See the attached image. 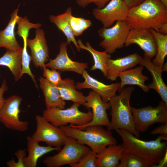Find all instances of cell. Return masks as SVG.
Here are the masks:
<instances>
[{"label": "cell", "mask_w": 167, "mask_h": 167, "mask_svg": "<svg viewBox=\"0 0 167 167\" xmlns=\"http://www.w3.org/2000/svg\"><path fill=\"white\" fill-rule=\"evenodd\" d=\"M125 21L130 29H152L159 32L167 25V7L160 0H145L129 9Z\"/></svg>", "instance_id": "6da1fadb"}, {"label": "cell", "mask_w": 167, "mask_h": 167, "mask_svg": "<svg viewBox=\"0 0 167 167\" xmlns=\"http://www.w3.org/2000/svg\"><path fill=\"white\" fill-rule=\"evenodd\" d=\"M122 141V145L124 151L137 155L144 159L154 167L164 159L167 151V135H161L155 140H141L129 132L121 129L116 130Z\"/></svg>", "instance_id": "7a4b0ae2"}, {"label": "cell", "mask_w": 167, "mask_h": 167, "mask_svg": "<svg viewBox=\"0 0 167 167\" xmlns=\"http://www.w3.org/2000/svg\"><path fill=\"white\" fill-rule=\"evenodd\" d=\"M134 90L132 87L123 88L119 92V95L116 94L110 98L109 102L111 109V120L107 128L110 131L123 129L139 138L140 133L135 128L130 104Z\"/></svg>", "instance_id": "3957f363"}, {"label": "cell", "mask_w": 167, "mask_h": 167, "mask_svg": "<svg viewBox=\"0 0 167 167\" xmlns=\"http://www.w3.org/2000/svg\"><path fill=\"white\" fill-rule=\"evenodd\" d=\"M59 127L66 136L87 145L96 153L109 145L117 144L111 131L105 130L102 126H89L81 129L67 125Z\"/></svg>", "instance_id": "277c9868"}, {"label": "cell", "mask_w": 167, "mask_h": 167, "mask_svg": "<svg viewBox=\"0 0 167 167\" xmlns=\"http://www.w3.org/2000/svg\"><path fill=\"white\" fill-rule=\"evenodd\" d=\"M81 105L74 102L70 107L61 109L53 107L46 108L42 116L48 121L55 126L67 125L68 124L75 126H83L89 122L92 118L90 109L87 112L80 111Z\"/></svg>", "instance_id": "5b68a950"}, {"label": "cell", "mask_w": 167, "mask_h": 167, "mask_svg": "<svg viewBox=\"0 0 167 167\" xmlns=\"http://www.w3.org/2000/svg\"><path fill=\"white\" fill-rule=\"evenodd\" d=\"M64 147L57 154L46 157L43 163L47 167H60L78 162L90 149L75 139L66 136Z\"/></svg>", "instance_id": "8992f818"}, {"label": "cell", "mask_w": 167, "mask_h": 167, "mask_svg": "<svg viewBox=\"0 0 167 167\" xmlns=\"http://www.w3.org/2000/svg\"><path fill=\"white\" fill-rule=\"evenodd\" d=\"M131 109L135 128L139 133L146 131L150 126L156 123L167 122V105L162 101L156 107H131Z\"/></svg>", "instance_id": "52a82bcc"}, {"label": "cell", "mask_w": 167, "mask_h": 167, "mask_svg": "<svg viewBox=\"0 0 167 167\" xmlns=\"http://www.w3.org/2000/svg\"><path fill=\"white\" fill-rule=\"evenodd\" d=\"M130 29L125 21H118L111 27H102L98 31L102 39L99 45L108 54H111L123 47Z\"/></svg>", "instance_id": "ba28073f"}, {"label": "cell", "mask_w": 167, "mask_h": 167, "mask_svg": "<svg viewBox=\"0 0 167 167\" xmlns=\"http://www.w3.org/2000/svg\"><path fill=\"white\" fill-rule=\"evenodd\" d=\"M22 98L13 95L5 99L0 110V122L8 129L24 132L28 129L27 121L20 120V106Z\"/></svg>", "instance_id": "9c48e42d"}, {"label": "cell", "mask_w": 167, "mask_h": 167, "mask_svg": "<svg viewBox=\"0 0 167 167\" xmlns=\"http://www.w3.org/2000/svg\"><path fill=\"white\" fill-rule=\"evenodd\" d=\"M86 102L84 105L86 109H91L92 118L88 123L83 126H75L70 124V126L81 129L86 126H101L107 127L110 124L106 111L110 109L109 102L102 100L101 96L93 90L91 91L85 96Z\"/></svg>", "instance_id": "30bf717a"}, {"label": "cell", "mask_w": 167, "mask_h": 167, "mask_svg": "<svg viewBox=\"0 0 167 167\" xmlns=\"http://www.w3.org/2000/svg\"><path fill=\"white\" fill-rule=\"evenodd\" d=\"M36 128L32 136L38 142H45L48 145L60 147L64 144L66 135L59 127L54 126L42 116L35 117Z\"/></svg>", "instance_id": "8fae6325"}, {"label": "cell", "mask_w": 167, "mask_h": 167, "mask_svg": "<svg viewBox=\"0 0 167 167\" xmlns=\"http://www.w3.org/2000/svg\"><path fill=\"white\" fill-rule=\"evenodd\" d=\"M129 8L123 0H111L102 8L93 9V16L103 27L109 28L118 21H125Z\"/></svg>", "instance_id": "7c38bea8"}, {"label": "cell", "mask_w": 167, "mask_h": 167, "mask_svg": "<svg viewBox=\"0 0 167 167\" xmlns=\"http://www.w3.org/2000/svg\"><path fill=\"white\" fill-rule=\"evenodd\" d=\"M68 44L67 42L61 43L59 54L54 59H50L49 62L45 63V66L51 69L62 71H72L82 75L88 68V64L72 60L68 55Z\"/></svg>", "instance_id": "4fadbf2b"}, {"label": "cell", "mask_w": 167, "mask_h": 167, "mask_svg": "<svg viewBox=\"0 0 167 167\" xmlns=\"http://www.w3.org/2000/svg\"><path fill=\"white\" fill-rule=\"evenodd\" d=\"M138 45L144 51V57L150 59L156 54L157 47L152 33L148 29H130L125 45Z\"/></svg>", "instance_id": "5bb4252c"}, {"label": "cell", "mask_w": 167, "mask_h": 167, "mask_svg": "<svg viewBox=\"0 0 167 167\" xmlns=\"http://www.w3.org/2000/svg\"><path fill=\"white\" fill-rule=\"evenodd\" d=\"M35 38L27 39V45L30 49L32 60L36 68L42 69L49 58V50L42 29H36Z\"/></svg>", "instance_id": "9a60e30c"}, {"label": "cell", "mask_w": 167, "mask_h": 167, "mask_svg": "<svg viewBox=\"0 0 167 167\" xmlns=\"http://www.w3.org/2000/svg\"><path fill=\"white\" fill-rule=\"evenodd\" d=\"M84 78L83 82L77 83L75 84L78 89H91L98 94L103 101L109 102L110 98L116 94L120 87V83L106 84L90 76L85 70L82 75Z\"/></svg>", "instance_id": "2e32d148"}, {"label": "cell", "mask_w": 167, "mask_h": 167, "mask_svg": "<svg viewBox=\"0 0 167 167\" xmlns=\"http://www.w3.org/2000/svg\"><path fill=\"white\" fill-rule=\"evenodd\" d=\"M142 58L137 53H135L115 59H109L107 64L106 77L111 81H116L120 72L132 68L139 64Z\"/></svg>", "instance_id": "e0dca14e"}, {"label": "cell", "mask_w": 167, "mask_h": 167, "mask_svg": "<svg viewBox=\"0 0 167 167\" xmlns=\"http://www.w3.org/2000/svg\"><path fill=\"white\" fill-rule=\"evenodd\" d=\"M139 64L145 67L152 75V81L148 85V88L155 90L159 94L162 101L167 105V86L162 76L161 67L155 65L151 59L144 57Z\"/></svg>", "instance_id": "ac0fdd59"}, {"label": "cell", "mask_w": 167, "mask_h": 167, "mask_svg": "<svg viewBox=\"0 0 167 167\" xmlns=\"http://www.w3.org/2000/svg\"><path fill=\"white\" fill-rule=\"evenodd\" d=\"M19 5L11 15V18L5 28L0 31V48L4 47L6 50L22 51L23 48L16 39L15 27L19 17L18 15Z\"/></svg>", "instance_id": "d6986e66"}, {"label": "cell", "mask_w": 167, "mask_h": 167, "mask_svg": "<svg viewBox=\"0 0 167 167\" xmlns=\"http://www.w3.org/2000/svg\"><path fill=\"white\" fill-rule=\"evenodd\" d=\"M26 139L28 155L24 159L25 167H36L40 158L48 153L54 151H59L62 149L61 147L41 146L32 136H28Z\"/></svg>", "instance_id": "ffe728a7"}, {"label": "cell", "mask_w": 167, "mask_h": 167, "mask_svg": "<svg viewBox=\"0 0 167 167\" xmlns=\"http://www.w3.org/2000/svg\"><path fill=\"white\" fill-rule=\"evenodd\" d=\"M124 151L122 145L112 144L97 153L96 167H117Z\"/></svg>", "instance_id": "44dd1931"}, {"label": "cell", "mask_w": 167, "mask_h": 167, "mask_svg": "<svg viewBox=\"0 0 167 167\" xmlns=\"http://www.w3.org/2000/svg\"><path fill=\"white\" fill-rule=\"evenodd\" d=\"M143 66L140 65L134 68H131L120 72L118 77L121 80L120 88L118 92L127 85H136L139 87L146 92L149 91L145 82L149 78L143 74L142 71Z\"/></svg>", "instance_id": "7402d4cb"}, {"label": "cell", "mask_w": 167, "mask_h": 167, "mask_svg": "<svg viewBox=\"0 0 167 167\" xmlns=\"http://www.w3.org/2000/svg\"><path fill=\"white\" fill-rule=\"evenodd\" d=\"M39 82L40 87L44 96L46 108L56 107L64 109L66 102L61 97L57 86L42 77H40Z\"/></svg>", "instance_id": "603a6c76"}, {"label": "cell", "mask_w": 167, "mask_h": 167, "mask_svg": "<svg viewBox=\"0 0 167 167\" xmlns=\"http://www.w3.org/2000/svg\"><path fill=\"white\" fill-rule=\"evenodd\" d=\"M72 14V9L70 7L63 13L57 15H50L49 16V19L50 21L54 24L58 29L64 34L66 38L67 42L68 44L71 42H72L78 51L79 52L80 49L69 23V18Z\"/></svg>", "instance_id": "cb8c5ba5"}, {"label": "cell", "mask_w": 167, "mask_h": 167, "mask_svg": "<svg viewBox=\"0 0 167 167\" xmlns=\"http://www.w3.org/2000/svg\"><path fill=\"white\" fill-rule=\"evenodd\" d=\"M77 41L80 49H84L88 51L92 55L94 63L91 68V71L100 70L102 72L104 76L106 77L107 64L108 59L111 58L110 55L105 50L103 51H99L95 49L88 42H87L85 45L80 39H79Z\"/></svg>", "instance_id": "d4e9b609"}, {"label": "cell", "mask_w": 167, "mask_h": 167, "mask_svg": "<svg viewBox=\"0 0 167 167\" xmlns=\"http://www.w3.org/2000/svg\"><path fill=\"white\" fill-rule=\"evenodd\" d=\"M57 87L63 100L71 101L84 106L86 102L85 96L82 92L76 90L73 79L66 78Z\"/></svg>", "instance_id": "484cf974"}, {"label": "cell", "mask_w": 167, "mask_h": 167, "mask_svg": "<svg viewBox=\"0 0 167 167\" xmlns=\"http://www.w3.org/2000/svg\"><path fill=\"white\" fill-rule=\"evenodd\" d=\"M22 52L6 50L0 58V66L8 67L16 81L21 77Z\"/></svg>", "instance_id": "4316f807"}, {"label": "cell", "mask_w": 167, "mask_h": 167, "mask_svg": "<svg viewBox=\"0 0 167 167\" xmlns=\"http://www.w3.org/2000/svg\"><path fill=\"white\" fill-rule=\"evenodd\" d=\"M149 30L154 37L157 47L156 54L152 62L155 65L162 68L167 55V35L152 29Z\"/></svg>", "instance_id": "83f0119b"}, {"label": "cell", "mask_w": 167, "mask_h": 167, "mask_svg": "<svg viewBox=\"0 0 167 167\" xmlns=\"http://www.w3.org/2000/svg\"><path fill=\"white\" fill-rule=\"evenodd\" d=\"M151 165L142 157L124 151L117 167H150Z\"/></svg>", "instance_id": "f1b7e54d"}, {"label": "cell", "mask_w": 167, "mask_h": 167, "mask_svg": "<svg viewBox=\"0 0 167 167\" xmlns=\"http://www.w3.org/2000/svg\"><path fill=\"white\" fill-rule=\"evenodd\" d=\"M69 23L70 27L75 36H78L92 25L91 20L82 17L73 16L69 18Z\"/></svg>", "instance_id": "f546056e"}, {"label": "cell", "mask_w": 167, "mask_h": 167, "mask_svg": "<svg viewBox=\"0 0 167 167\" xmlns=\"http://www.w3.org/2000/svg\"><path fill=\"white\" fill-rule=\"evenodd\" d=\"M23 48L22 54V70L21 76L24 74H27L30 76L36 87L38 88L36 81L35 78V75L32 73L30 68V64L32 60V58L28 54L27 49V40L28 38L23 37Z\"/></svg>", "instance_id": "4dcf8cb0"}, {"label": "cell", "mask_w": 167, "mask_h": 167, "mask_svg": "<svg viewBox=\"0 0 167 167\" xmlns=\"http://www.w3.org/2000/svg\"><path fill=\"white\" fill-rule=\"evenodd\" d=\"M17 24H18L17 34L21 37L28 38L30 29L40 28L41 25L40 23L33 24L30 22L26 17L23 18L19 16Z\"/></svg>", "instance_id": "1f68e13d"}, {"label": "cell", "mask_w": 167, "mask_h": 167, "mask_svg": "<svg viewBox=\"0 0 167 167\" xmlns=\"http://www.w3.org/2000/svg\"><path fill=\"white\" fill-rule=\"evenodd\" d=\"M96 154L90 149L78 162L69 165L71 167H96L95 161Z\"/></svg>", "instance_id": "d6a6232c"}, {"label": "cell", "mask_w": 167, "mask_h": 167, "mask_svg": "<svg viewBox=\"0 0 167 167\" xmlns=\"http://www.w3.org/2000/svg\"><path fill=\"white\" fill-rule=\"evenodd\" d=\"M43 76L52 84L57 86L63 82L60 73L56 70H50L45 66L43 67Z\"/></svg>", "instance_id": "836d02e7"}, {"label": "cell", "mask_w": 167, "mask_h": 167, "mask_svg": "<svg viewBox=\"0 0 167 167\" xmlns=\"http://www.w3.org/2000/svg\"><path fill=\"white\" fill-rule=\"evenodd\" d=\"M15 155L18 159L17 162H15L14 159L7 161L6 165L9 167H25L24 159L26 156L25 149H19L15 153Z\"/></svg>", "instance_id": "e575fe53"}, {"label": "cell", "mask_w": 167, "mask_h": 167, "mask_svg": "<svg viewBox=\"0 0 167 167\" xmlns=\"http://www.w3.org/2000/svg\"><path fill=\"white\" fill-rule=\"evenodd\" d=\"M76 3L80 7H85L88 5L93 3L98 8L104 7L111 0H75Z\"/></svg>", "instance_id": "d590c367"}, {"label": "cell", "mask_w": 167, "mask_h": 167, "mask_svg": "<svg viewBox=\"0 0 167 167\" xmlns=\"http://www.w3.org/2000/svg\"><path fill=\"white\" fill-rule=\"evenodd\" d=\"M8 89L6 82L5 79L3 81L2 85L0 87V110L2 108L5 99L3 97L4 92Z\"/></svg>", "instance_id": "8d00e7d4"}, {"label": "cell", "mask_w": 167, "mask_h": 167, "mask_svg": "<svg viewBox=\"0 0 167 167\" xmlns=\"http://www.w3.org/2000/svg\"><path fill=\"white\" fill-rule=\"evenodd\" d=\"M150 133L152 135H167V122L154 129Z\"/></svg>", "instance_id": "74e56055"}, {"label": "cell", "mask_w": 167, "mask_h": 167, "mask_svg": "<svg viewBox=\"0 0 167 167\" xmlns=\"http://www.w3.org/2000/svg\"><path fill=\"white\" fill-rule=\"evenodd\" d=\"M145 0H123L130 8L137 6L143 2Z\"/></svg>", "instance_id": "f35d334b"}, {"label": "cell", "mask_w": 167, "mask_h": 167, "mask_svg": "<svg viewBox=\"0 0 167 167\" xmlns=\"http://www.w3.org/2000/svg\"><path fill=\"white\" fill-rule=\"evenodd\" d=\"M162 72L163 71H167V62L164 63L161 68Z\"/></svg>", "instance_id": "ab89813d"}, {"label": "cell", "mask_w": 167, "mask_h": 167, "mask_svg": "<svg viewBox=\"0 0 167 167\" xmlns=\"http://www.w3.org/2000/svg\"><path fill=\"white\" fill-rule=\"evenodd\" d=\"M162 3L167 7V0H160Z\"/></svg>", "instance_id": "60d3db41"}]
</instances>
